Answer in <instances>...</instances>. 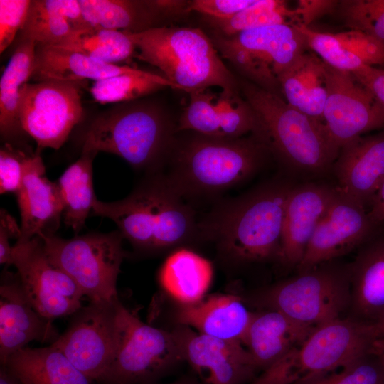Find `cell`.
I'll list each match as a JSON object with an SVG mask.
<instances>
[{"instance_id":"cell-27","label":"cell","mask_w":384,"mask_h":384,"mask_svg":"<svg viewBox=\"0 0 384 384\" xmlns=\"http://www.w3.org/2000/svg\"><path fill=\"white\" fill-rule=\"evenodd\" d=\"M19 384H91L59 349L28 346L11 355L4 366Z\"/></svg>"},{"instance_id":"cell-33","label":"cell","mask_w":384,"mask_h":384,"mask_svg":"<svg viewBox=\"0 0 384 384\" xmlns=\"http://www.w3.org/2000/svg\"><path fill=\"white\" fill-rule=\"evenodd\" d=\"M166 87L174 88L164 75L142 70L94 81L90 92L101 103L129 102Z\"/></svg>"},{"instance_id":"cell-23","label":"cell","mask_w":384,"mask_h":384,"mask_svg":"<svg viewBox=\"0 0 384 384\" xmlns=\"http://www.w3.org/2000/svg\"><path fill=\"white\" fill-rule=\"evenodd\" d=\"M253 314L239 297L215 294L194 304L182 305L176 318L178 324L200 334L243 343Z\"/></svg>"},{"instance_id":"cell-24","label":"cell","mask_w":384,"mask_h":384,"mask_svg":"<svg viewBox=\"0 0 384 384\" xmlns=\"http://www.w3.org/2000/svg\"><path fill=\"white\" fill-rule=\"evenodd\" d=\"M316 327L271 309L254 313L243 340L257 370H265L302 345Z\"/></svg>"},{"instance_id":"cell-18","label":"cell","mask_w":384,"mask_h":384,"mask_svg":"<svg viewBox=\"0 0 384 384\" xmlns=\"http://www.w3.org/2000/svg\"><path fill=\"white\" fill-rule=\"evenodd\" d=\"M338 193L330 186L306 182L295 184L285 207L278 260L287 267L302 261L321 218Z\"/></svg>"},{"instance_id":"cell-40","label":"cell","mask_w":384,"mask_h":384,"mask_svg":"<svg viewBox=\"0 0 384 384\" xmlns=\"http://www.w3.org/2000/svg\"><path fill=\"white\" fill-rule=\"evenodd\" d=\"M297 384H384V370L378 358L371 352Z\"/></svg>"},{"instance_id":"cell-11","label":"cell","mask_w":384,"mask_h":384,"mask_svg":"<svg viewBox=\"0 0 384 384\" xmlns=\"http://www.w3.org/2000/svg\"><path fill=\"white\" fill-rule=\"evenodd\" d=\"M211 40L221 56L252 83L279 96L278 75L307 48L303 35L290 24L267 26L232 36L215 33Z\"/></svg>"},{"instance_id":"cell-38","label":"cell","mask_w":384,"mask_h":384,"mask_svg":"<svg viewBox=\"0 0 384 384\" xmlns=\"http://www.w3.org/2000/svg\"><path fill=\"white\" fill-rule=\"evenodd\" d=\"M344 25L384 44V0H344L336 9Z\"/></svg>"},{"instance_id":"cell-49","label":"cell","mask_w":384,"mask_h":384,"mask_svg":"<svg viewBox=\"0 0 384 384\" xmlns=\"http://www.w3.org/2000/svg\"><path fill=\"white\" fill-rule=\"evenodd\" d=\"M371 352L378 358L384 370V337H378L373 341Z\"/></svg>"},{"instance_id":"cell-34","label":"cell","mask_w":384,"mask_h":384,"mask_svg":"<svg viewBox=\"0 0 384 384\" xmlns=\"http://www.w3.org/2000/svg\"><path fill=\"white\" fill-rule=\"evenodd\" d=\"M220 33L232 36L241 31L277 24L299 23L294 9L279 0H256L235 16L225 19L211 18Z\"/></svg>"},{"instance_id":"cell-9","label":"cell","mask_w":384,"mask_h":384,"mask_svg":"<svg viewBox=\"0 0 384 384\" xmlns=\"http://www.w3.org/2000/svg\"><path fill=\"white\" fill-rule=\"evenodd\" d=\"M259 302L302 324L317 327L341 318L351 306L348 266L334 261L299 272L265 289Z\"/></svg>"},{"instance_id":"cell-50","label":"cell","mask_w":384,"mask_h":384,"mask_svg":"<svg viewBox=\"0 0 384 384\" xmlns=\"http://www.w3.org/2000/svg\"><path fill=\"white\" fill-rule=\"evenodd\" d=\"M0 384H19V383L5 367H2L0 370Z\"/></svg>"},{"instance_id":"cell-41","label":"cell","mask_w":384,"mask_h":384,"mask_svg":"<svg viewBox=\"0 0 384 384\" xmlns=\"http://www.w3.org/2000/svg\"><path fill=\"white\" fill-rule=\"evenodd\" d=\"M32 154L9 142L0 149V193H16L20 189L28 162Z\"/></svg>"},{"instance_id":"cell-20","label":"cell","mask_w":384,"mask_h":384,"mask_svg":"<svg viewBox=\"0 0 384 384\" xmlns=\"http://www.w3.org/2000/svg\"><path fill=\"white\" fill-rule=\"evenodd\" d=\"M49 321L27 299L19 279L7 276L0 287V361L8 358L33 341L52 343L59 337Z\"/></svg>"},{"instance_id":"cell-37","label":"cell","mask_w":384,"mask_h":384,"mask_svg":"<svg viewBox=\"0 0 384 384\" xmlns=\"http://www.w3.org/2000/svg\"><path fill=\"white\" fill-rule=\"evenodd\" d=\"M293 25L304 37L308 48L329 66L353 73L366 65L348 50L334 33L314 31L299 23Z\"/></svg>"},{"instance_id":"cell-19","label":"cell","mask_w":384,"mask_h":384,"mask_svg":"<svg viewBox=\"0 0 384 384\" xmlns=\"http://www.w3.org/2000/svg\"><path fill=\"white\" fill-rule=\"evenodd\" d=\"M332 169L338 193L368 210L384 179V130L343 146Z\"/></svg>"},{"instance_id":"cell-7","label":"cell","mask_w":384,"mask_h":384,"mask_svg":"<svg viewBox=\"0 0 384 384\" xmlns=\"http://www.w3.org/2000/svg\"><path fill=\"white\" fill-rule=\"evenodd\" d=\"M371 324L339 318L317 326L299 346L262 370L249 384H297L371 353Z\"/></svg>"},{"instance_id":"cell-26","label":"cell","mask_w":384,"mask_h":384,"mask_svg":"<svg viewBox=\"0 0 384 384\" xmlns=\"http://www.w3.org/2000/svg\"><path fill=\"white\" fill-rule=\"evenodd\" d=\"M281 94L292 107L323 122L327 97L326 63L304 52L278 75Z\"/></svg>"},{"instance_id":"cell-35","label":"cell","mask_w":384,"mask_h":384,"mask_svg":"<svg viewBox=\"0 0 384 384\" xmlns=\"http://www.w3.org/2000/svg\"><path fill=\"white\" fill-rule=\"evenodd\" d=\"M77 33L45 0L31 1L24 25L18 33V42L32 40L36 44L60 46Z\"/></svg>"},{"instance_id":"cell-25","label":"cell","mask_w":384,"mask_h":384,"mask_svg":"<svg viewBox=\"0 0 384 384\" xmlns=\"http://www.w3.org/2000/svg\"><path fill=\"white\" fill-rule=\"evenodd\" d=\"M139 70L127 65L105 63L60 47L36 44L35 68L31 78L36 82H75L85 79L97 81Z\"/></svg>"},{"instance_id":"cell-32","label":"cell","mask_w":384,"mask_h":384,"mask_svg":"<svg viewBox=\"0 0 384 384\" xmlns=\"http://www.w3.org/2000/svg\"><path fill=\"white\" fill-rule=\"evenodd\" d=\"M100 61L118 64L130 59L136 48L127 31L92 28L77 33L60 46Z\"/></svg>"},{"instance_id":"cell-4","label":"cell","mask_w":384,"mask_h":384,"mask_svg":"<svg viewBox=\"0 0 384 384\" xmlns=\"http://www.w3.org/2000/svg\"><path fill=\"white\" fill-rule=\"evenodd\" d=\"M127 32L136 48L135 56L161 70L175 89L188 93L212 86L238 90L237 79L201 30L156 26Z\"/></svg>"},{"instance_id":"cell-22","label":"cell","mask_w":384,"mask_h":384,"mask_svg":"<svg viewBox=\"0 0 384 384\" xmlns=\"http://www.w3.org/2000/svg\"><path fill=\"white\" fill-rule=\"evenodd\" d=\"M348 265L351 306L359 320L375 324L384 319V229L359 247Z\"/></svg>"},{"instance_id":"cell-42","label":"cell","mask_w":384,"mask_h":384,"mask_svg":"<svg viewBox=\"0 0 384 384\" xmlns=\"http://www.w3.org/2000/svg\"><path fill=\"white\" fill-rule=\"evenodd\" d=\"M341 44L363 64L384 67V44L371 36L356 30L334 33Z\"/></svg>"},{"instance_id":"cell-8","label":"cell","mask_w":384,"mask_h":384,"mask_svg":"<svg viewBox=\"0 0 384 384\" xmlns=\"http://www.w3.org/2000/svg\"><path fill=\"white\" fill-rule=\"evenodd\" d=\"M50 260L63 270L90 302L118 298L117 282L126 256L123 236L112 232L89 233L64 239L53 233H41Z\"/></svg>"},{"instance_id":"cell-21","label":"cell","mask_w":384,"mask_h":384,"mask_svg":"<svg viewBox=\"0 0 384 384\" xmlns=\"http://www.w3.org/2000/svg\"><path fill=\"white\" fill-rule=\"evenodd\" d=\"M45 166L36 152L31 156L16 193L21 215V234L16 242H25L41 233H53L59 226L63 207L56 182L45 175Z\"/></svg>"},{"instance_id":"cell-14","label":"cell","mask_w":384,"mask_h":384,"mask_svg":"<svg viewBox=\"0 0 384 384\" xmlns=\"http://www.w3.org/2000/svg\"><path fill=\"white\" fill-rule=\"evenodd\" d=\"M12 265L27 299L43 318L53 321L82 307L81 290L50 260L38 236L16 242Z\"/></svg>"},{"instance_id":"cell-1","label":"cell","mask_w":384,"mask_h":384,"mask_svg":"<svg viewBox=\"0 0 384 384\" xmlns=\"http://www.w3.org/2000/svg\"><path fill=\"white\" fill-rule=\"evenodd\" d=\"M161 172L148 174L124 198L98 199L92 214L112 220L134 248L149 252L181 247L201 233L194 210Z\"/></svg>"},{"instance_id":"cell-51","label":"cell","mask_w":384,"mask_h":384,"mask_svg":"<svg viewBox=\"0 0 384 384\" xmlns=\"http://www.w3.org/2000/svg\"><path fill=\"white\" fill-rule=\"evenodd\" d=\"M371 324L375 337H384V319Z\"/></svg>"},{"instance_id":"cell-10","label":"cell","mask_w":384,"mask_h":384,"mask_svg":"<svg viewBox=\"0 0 384 384\" xmlns=\"http://www.w3.org/2000/svg\"><path fill=\"white\" fill-rule=\"evenodd\" d=\"M184 361L176 338L142 321L122 304L114 357L97 382L151 384Z\"/></svg>"},{"instance_id":"cell-29","label":"cell","mask_w":384,"mask_h":384,"mask_svg":"<svg viewBox=\"0 0 384 384\" xmlns=\"http://www.w3.org/2000/svg\"><path fill=\"white\" fill-rule=\"evenodd\" d=\"M91 28L141 32L154 28L164 16L155 1L79 0Z\"/></svg>"},{"instance_id":"cell-15","label":"cell","mask_w":384,"mask_h":384,"mask_svg":"<svg viewBox=\"0 0 384 384\" xmlns=\"http://www.w3.org/2000/svg\"><path fill=\"white\" fill-rule=\"evenodd\" d=\"M327 97L323 122L341 149L361 134L384 128V106L353 73L326 64Z\"/></svg>"},{"instance_id":"cell-12","label":"cell","mask_w":384,"mask_h":384,"mask_svg":"<svg viewBox=\"0 0 384 384\" xmlns=\"http://www.w3.org/2000/svg\"><path fill=\"white\" fill-rule=\"evenodd\" d=\"M83 108L74 82L44 80L21 88L18 117L22 132L36 142L38 153L60 149L82 117Z\"/></svg>"},{"instance_id":"cell-45","label":"cell","mask_w":384,"mask_h":384,"mask_svg":"<svg viewBox=\"0 0 384 384\" xmlns=\"http://www.w3.org/2000/svg\"><path fill=\"white\" fill-rule=\"evenodd\" d=\"M21 229L16 220L5 210L0 212V263L13 264V246L10 245L11 238L18 239Z\"/></svg>"},{"instance_id":"cell-43","label":"cell","mask_w":384,"mask_h":384,"mask_svg":"<svg viewBox=\"0 0 384 384\" xmlns=\"http://www.w3.org/2000/svg\"><path fill=\"white\" fill-rule=\"evenodd\" d=\"M31 1L0 0V52L14 41L24 25Z\"/></svg>"},{"instance_id":"cell-48","label":"cell","mask_w":384,"mask_h":384,"mask_svg":"<svg viewBox=\"0 0 384 384\" xmlns=\"http://www.w3.org/2000/svg\"><path fill=\"white\" fill-rule=\"evenodd\" d=\"M368 212L375 224L384 229V179L373 196Z\"/></svg>"},{"instance_id":"cell-52","label":"cell","mask_w":384,"mask_h":384,"mask_svg":"<svg viewBox=\"0 0 384 384\" xmlns=\"http://www.w3.org/2000/svg\"><path fill=\"white\" fill-rule=\"evenodd\" d=\"M171 384H191V383H186V382H177V383H174Z\"/></svg>"},{"instance_id":"cell-30","label":"cell","mask_w":384,"mask_h":384,"mask_svg":"<svg viewBox=\"0 0 384 384\" xmlns=\"http://www.w3.org/2000/svg\"><path fill=\"white\" fill-rule=\"evenodd\" d=\"M96 154L81 153L56 181L61 198L63 221L78 235L97 198L93 185L92 164Z\"/></svg>"},{"instance_id":"cell-44","label":"cell","mask_w":384,"mask_h":384,"mask_svg":"<svg viewBox=\"0 0 384 384\" xmlns=\"http://www.w3.org/2000/svg\"><path fill=\"white\" fill-rule=\"evenodd\" d=\"M256 0H193L189 1L187 12L197 11L211 18L225 19L230 18Z\"/></svg>"},{"instance_id":"cell-47","label":"cell","mask_w":384,"mask_h":384,"mask_svg":"<svg viewBox=\"0 0 384 384\" xmlns=\"http://www.w3.org/2000/svg\"><path fill=\"white\" fill-rule=\"evenodd\" d=\"M353 74L384 106V69L365 65Z\"/></svg>"},{"instance_id":"cell-5","label":"cell","mask_w":384,"mask_h":384,"mask_svg":"<svg viewBox=\"0 0 384 384\" xmlns=\"http://www.w3.org/2000/svg\"><path fill=\"white\" fill-rule=\"evenodd\" d=\"M268 151L253 135L223 138L196 134L178 146L169 173L162 174L183 196L213 193L255 174Z\"/></svg>"},{"instance_id":"cell-3","label":"cell","mask_w":384,"mask_h":384,"mask_svg":"<svg viewBox=\"0 0 384 384\" xmlns=\"http://www.w3.org/2000/svg\"><path fill=\"white\" fill-rule=\"evenodd\" d=\"M240 85L257 120V129L252 135L289 170L318 176L333 168L340 149L323 122L252 82L243 81Z\"/></svg>"},{"instance_id":"cell-28","label":"cell","mask_w":384,"mask_h":384,"mask_svg":"<svg viewBox=\"0 0 384 384\" xmlns=\"http://www.w3.org/2000/svg\"><path fill=\"white\" fill-rule=\"evenodd\" d=\"M213 276V265L208 260L181 247L166 257L159 270V281L169 296L186 305L203 299Z\"/></svg>"},{"instance_id":"cell-36","label":"cell","mask_w":384,"mask_h":384,"mask_svg":"<svg viewBox=\"0 0 384 384\" xmlns=\"http://www.w3.org/2000/svg\"><path fill=\"white\" fill-rule=\"evenodd\" d=\"M215 105L223 138H240L249 132L254 134L257 131L255 112L238 91L222 90L216 96Z\"/></svg>"},{"instance_id":"cell-6","label":"cell","mask_w":384,"mask_h":384,"mask_svg":"<svg viewBox=\"0 0 384 384\" xmlns=\"http://www.w3.org/2000/svg\"><path fill=\"white\" fill-rule=\"evenodd\" d=\"M173 132L156 106L139 102L121 105L91 122L81 135V153L113 154L135 169L156 173L174 144Z\"/></svg>"},{"instance_id":"cell-16","label":"cell","mask_w":384,"mask_h":384,"mask_svg":"<svg viewBox=\"0 0 384 384\" xmlns=\"http://www.w3.org/2000/svg\"><path fill=\"white\" fill-rule=\"evenodd\" d=\"M184 361L203 384H245L257 370L243 343L206 336L180 325L172 330Z\"/></svg>"},{"instance_id":"cell-39","label":"cell","mask_w":384,"mask_h":384,"mask_svg":"<svg viewBox=\"0 0 384 384\" xmlns=\"http://www.w3.org/2000/svg\"><path fill=\"white\" fill-rule=\"evenodd\" d=\"M189 95V103L180 117L176 131L191 130L201 135L223 137L215 105L216 95L209 89Z\"/></svg>"},{"instance_id":"cell-2","label":"cell","mask_w":384,"mask_h":384,"mask_svg":"<svg viewBox=\"0 0 384 384\" xmlns=\"http://www.w3.org/2000/svg\"><path fill=\"white\" fill-rule=\"evenodd\" d=\"M295 184L274 180L223 206L201 232L236 263L278 260L285 207Z\"/></svg>"},{"instance_id":"cell-46","label":"cell","mask_w":384,"mask_h":384,"mask_svg":"<svg viewBox=\"0 0 384 384\" xmlns=\"http://www.w3.org/2000/svg\"><path fill=\"white\" fill-rule=\"evenodd\" d=\"M338 1L329 0H299L294 9L299 23L308 26L316 18L334 12Z\"/></svg>"},{"instance_id":"cell-17","label":"cell","mask_w":384,"mask_h":384,"mask_svg":"<svg viewBox=\"0 0 384 384\" xmlns=\"http://www.w3.org/2000/svg\"><path fill=\"white\" fill-rule=\"evenodd\" d=\"M378 228L365 208L338 193L318 224L297 267L298 272L358 248Z\"/></svg>"},{"instance_id":"cell-13","label":"cell","mask_w":384,"mask_h":384,"mask_svg":"<svg viewBox=\"0 0 384 384\" xmlns=\"http://www.w3.org/2000/svg\"><path fill=\"white\" fill-rule=\"evenodd\" d=\"M121 304L118 298L90 302L75 313L68 329L50 344L92 381L99 380L114 357Z\"/></svg>"},{"instance_id":"cell-31","label":"cell","mask_w":384,"mask_h":384,"mask_svg":"<svg viewBox=\"0 0 384 384\" xmlns=\"http://www.w3.org/2000/svg\"><path fill=\"white\" fill-rule=\"evenodd\" d=\"M36 43L32 40L18 43L0 80V130L4 137L22 132L18 110L23 85L32 78Z\"/></svg>"}]
</instances>
